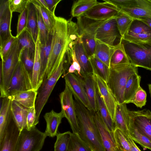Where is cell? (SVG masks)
I'll return each instance as SVG.
<instances>
[{
	"label": "cell",
	"mask_w": 151,
	"mask_h": 151,
	"mask_svg": "<svg viewBox=\"0 0 151 151\" xmlns=\"http://www.w3.org/2000/svg\"><path fill=\"white\" fill-rule=\"evenodd\" d=\"M55 19L51 50L43 81L57 68L69 44L79 37L76 23L71 19L67 20L55 16Z\"/></svg>",
	"instance_id": "obj_1"
},
{
	"label": "cell",
	"mask_w": 151,
	"mask_h": 151,
	"mask_svg": "<svg viewBox=\"0 0 151 151\" xmlns=\"http://www.w3.org/2000/svg\"><path fill=\"white\" fill-rule=\"evenodd\" d=\"M75 103L81 138L95 151H105L100 134L95 123L93 112L78 100Z\"/></svg>",
	"instance_id": "obj_2"
},
{
	"label": "cell",
	"mask_w": 151,
	"mask_h": 151,
	"mask_svg": "<svg viewBox=\"0 0 151 151\" xmlns=\"http://www.w3.org/2000/svg\"><path fill=\"white\" fill-rule=\"evenodd\" d=\"M138 72V67L131 63L116 68H110L107 83L117 104L124 103V91L127 81L132 75Z\"/></svg>",
	"instance_id": "obj_3"
},
{
	"label": "cell",
	"mask_w": 151,
	"mask_h": 151,
	"mask_svg": "<svg viewBox=\"0 0 151 151\" xmlns=\"http://www.w3.org/2000/svg\"><path fill=\"white\" fill-rule=\"evenodd\" d=\"M68 64L66 50L57 68L48 78L43 81L38 90L35 104L37 119L38 122L40 114L56 83L68 68Z\"/></svg>",
	"instance_id": "obj_4"
},
{
	"label": "cell",
	"mask_w": 151,
	"mask_h": 151,
	"mask_svg": "<svg viewBox=\"0 0 151 151\" xmlns=\"http://www.w3.org/2000/svg\"><path fill=\"white\" fill-rule=\"evenodd\" d=\"M121 43L131 63L151 70V43L136 44L122 38Z\"/></svg>",
	"instance_id": "obj_5"
},
{
	"label": "cell",
	"mask_w": 151,
	"mask_h": 151,
	"mask_svg": "<svg viewBox=\"0 0 151 151\" xmlns=\"http://www.w3.org/2000/svg\"><path fill=\"white\" fill-rule=\"evenodd\" d=\"M20 54L17 38L9 53L3 60L0 62L1 98L6 97V91L20 60Z\"/></svg>",
	"instance_id": "obj_6"
},
{
	"label": "cell",
	"mask_w": 151,
	"mask_h": 151,
	"mask_svg": "<svg viewBox=\"0 0 151 151\" xmlns=\"http://www.w3.org/2000/svg\"><path fill=\"white\" fill-rule=\"evenodd\" d=\"M47 136L36 127L20 131L15 151H40Z\"/></svg>",
	"instance_id": "obj_7"
},
{
	"label": "cell",
	"mask_w": 151,
	"mask_h": 151,
	"mask_svg": "<svg viewBox=\"0 0 151 151\" xmlns=\"http://www.w3.org/2000/svg\"><path fill=\"white\" fill-rule=\"evenodd\" d=\"M32 89V79L20 60L6 90V97Z\"/></svg>",
	"instance_id": "obj_8"
},
{
	"label": "cell",
	"mask_w": 151,
	"mask_h": 151,
	"mask_svg": "<svg viewBox=\"0 0 151 151\" xmlns=\"http://www.w3.org/2000/svg\"><path fill=\"white\" fill-rule=\"evenodd\" d=\"M61 111L68 121L73 133L78 134L79 128L77 116L75 101L70 90L65 84V88L59 95Z\"/></svg>",
	"instance_id": "obj_9"
},
{
	"label": "cell",
	"mask_w": 151,
	"mask_h": 151,
	"mask_svg": "<svg viewBox=\"0 0 151 151\" xmlns=\"http://www.w3.org/2000/svg\"><path fill=\"white\" fill-rule=\"evenodd\" d=\"M122 39L136 44L151 43V28L142 21L133 19Z\"/></svg>",
	"instance_id": "obj_10"
},
{
	"label": "cell",
	"mask_w": 151,
	"mask_h": 151,
	"mask_svg": "<svg viewBox=\"0 0 151 151\" xmlns=\"http://www.w3.org/2000/svg\"><path fill=\"white\" fill-rule=\"evenodd\" d=\"M96 40L114 47L120 43L122 38L117 27L115 17L107 20L97 29Z\"/></svg>",
	"instance_id": "obj_11"
},
{
	"label": "cell",
	"mask_w": 151,
	"mask_h": 151,
	"mask_svg": "<svg viewBox=\"0 0 151 151\" xmlns=\"http://www.w3.org/2000/svg\"><path fill=\"white\" fill-rule=\"evenodd\" d=\"M128 123L151 142V112L149 110L131 111L128 109Z\"/></svg>",
	"instance_id": "obj_12"
},
{
	"label": "cell",
	"mask_w": 151,
	"mask_h": 151,
	"mask_svg": "<svg viewBox=\"0 0 151 151\" xmlns=\"http://www.w3.org/2000/svg\"><path fill=\"white\" fill-rule=\"evenodd\" d=\"M103 1L97 3L82 16L99 21L115 17L120 11L119 8L105 0Z\"/></svg>",
	"instance_id": "obj_13"
},
{
	"label": "cell",
	"mask_w": 151,
	"mask_h": 151,
	"mask_svg": "<svg viewBox=\"0 0 151 151\" xmlns=\"http://www.w3.org/2000/svg\"><path fill=\"white\" fill-rule=\"evenodd\" d=\"M63 76L64 77L65 84L70 90L75 99L89 110L83 79L73 73L65 74Z\"/></svg>",
	"instance_id": "obj_14"
},
{
	"label": "cell",
	"mask_w": 151,
	"mask_h": 151,
	"mask_svg": "<svg viewBox=\"0 0 151 151\" xmlns=\"http://www.w3.org/2000/svg\"><path fill=\"white\" fill-rule=\"evenodd\" d=\"M12 14L9 7V0H1L0 47L13 36L11 29Z\"/></svg>",
	"instance_id": "obj_15"
},
{
	"label": "cell",
	"mask_w": 151,
	"mask_h": 151,
	"mask_svg": "<svg viewBox=\"0 0 151 151\" xmlns=\"http://www.w3.org/2000/svg\"><path fill=\"white\" fill-rule=\"evenodd\" d=\"M94 119L98 130L105 151H118L114 132L110 131L102 119L98 112H93Z\"/></svg>",
	"instance_id": "obj_16"
},
{
	"label": "cell",
	"mask_w": 151,
	"mask_h": 151,
	"mask_svg": "<svg viewBox=\"0 0 151 151\" xmlns=\"http://www.w3.org/2000/svg\"><path fill=\"white\" fill-rule=\"evenodd\" d=\"M94 75L98 90L114 122L117 102L107 82L98 76Z\"/></svg>",
	"instance_id": "obj_17"
},
{
	"label": "cell",
	"mask_w": 151,
	"mask_h": 151,
	"mask_svg": "<svg viewBox=\"0 0 151 151\" xmlns=\"http://www.w3.org/2000/svg\"><path fill=\"white\" fill-rule=\"evenodd\" d=\"M11 96L2 98L0 111V144L3 141L12 119Z\"/></svg>",
	"instance_id": "obj_18"
},
{
	"label": "cell",
	"mask_w": 151,
	"mask_h": 151,
	"mask_svg": "<svg viewBox=\"0 0 151 151\" xmlns=\"http://www.w3.org/2000/svg\"><path fill=\"white\" fill-rule=\"evenodd\" d=\"M73 47L76 59L81 68V74L83 78L88 75L93 74L89 58L84 50L79 37L73 41Z\"/></svg>",
	"instance_id": "obj_19"
},
{
	"label": "cell",
	"mask_w": 151,
	"mask_h": 151,
	"mask_svg": "<svg viewBox=\"0 0 151 151\" xmlns=\"http://www.w3.org/2000/svg\"><path fill=\"white\" fill-rule=\"evenodd\" d=\"M20 132L12 118L4 138L0 144V151H15Z\"/></svg>",
	"instance_id": "obj_20"
},
{
	"label": "cell",
	"mask_w": 151,
	"mask_h": 151,
	"mask_svg": "<svg viewBox=\"0 0 151 151\" xmlns=\"http://www.w3.org/2000/svg\"><path fill=\"white\" fill-rule=\"evenodd\" d=\"M107 20H96L83 16L77 17L76 24L79 37L85 34L95 37L98 28Z\"/></svg>",
	"instance_id": "obj_21"
},
{
	"label": "cell",
	"mask_w": 151,
	"mask_h": 151,
	"mask_svg": "<svg viewBox=\"0 0 151 151\" xmlns=\"http://www.w3.org/2000/svg\"><path fill=\"white\" fill-rule=\"evenodd\" d=\"M138 6L132 8H119L120 11L134 19L145 17L151 19L150 0H137Z\"/></svg>",
	"instance_id": "obj_22"
},
{
	"label": "cell",
	"mask_w": 151,
	"mask_h": 151,
	"mask_svg": "<svg viewBox=\"0 0 151 151\" xmlns=\"http://www.w3.org/2000/svg\"><path fill=\"white\" fill-rule=\"evenodd\" d=\"M86 92L88 99L89 110L97 111L96 99V83L93 74L88 75L83 78Z\"/></svg>",
	"instance_id": "obj_23"
},
{
	"label": "cell",
	"mask_w": 151,
	"mask_h": 151,
	"mask_svg": "<svg viewBox=\"0 0 151 151\" xmlns=\"http://www.w3.org/2000/svg\"><path fill=\"white\" fill-rule=\"evenodd\" d=\"M11 109L13 119L20 131L27 128V117L29 108L12 100Z\"/></svg>",
	"instance_id": "obj_24"
},
{
	"label": "cell",
	"mask_w": 151,
	"mask_h": 151,
	"mask_svg": "<svg viewBox=\"0 0 151 151\" xmlns=\"http://www.w3.org/2000/svg\"><path fill=\"white\" fill-rule=\"evenodd\" d=\"M46 123L45 133L47 136L53 137L57 134L58 127L64 117L61 111L57 113L52 110L46 113L44 116Z\"/></svg>",
	"instance_id": "obj_25"
},
{
	"label": "cell",
	"mask_w": 151,
	"mask_h": 151,
	"mask_svg": "<svg viewBox=\"0 0 151 151\" xmlns=\"http://www.w3.org/2000/svg\"><path fill=\"white\" fill-rule=\"evenodd\" d=\"M126 104H117L114 122V130L119 129L128 137L129 136L128 127L127 112Z\"/></svg>",
	"instance_id": "obj_26"
},
{
	"label": "cell",
	"mask_w": 151,
	"mask_h": 151,
	"mask_svg": "<svg viewBox=\"0 0 151 151\" xmlns=\"http://www.w3.org/2000/svg\"><path fill=\"white\" fill-rule=\"evenodd\" d=\"M28 17L26 29L30 34L36 45L38 37L36 8L30 0L27 5Z\"/></svg>",
	"instance_id": "obj_27"
},
{
	"label": "cell",
	"mask_w": 151,
	"mask_h": 151,
	"mask_svg": "<svg viewBox=\"0 0 151 151\" xmlns=\"http://www.w3.org/2000/svg\"><path fill=\"white\" fill-rule=\"evenodd\" d=\"M40 44L38 35L36 44L35 60L32 79L33 89L37 91L43 81L40 73Z\"/></svg>",
	"instance_id": "obj_28"
},
{
	"label": "cell",
	"mask_w": 151,
	"mask_h": 151,
	"mask_svg": "<svg viewBox=\"0 0 151 151\" xmlns=\"http://www.w3.org/2000/svg\"><path fill=\"white\" fill-rule=\"evenodd\" d=\"M131 63L123 45L120 42L114 47L110 62V68H116Z\"/></svg>",
	"instance_id": "obj_29"
},
{
	"label": "cell",
	"mask_w": 151,
	"mask_h": 151,
	"mask_svg": "<svg viewBox=\"0 0 151 151\" xmlns=\"http://www.w3.org/2000/svg\"><path fill=\"white\" fill-rule=\"evenodd\" d=\"M96 93L97 111L109 130L111 132H114V122L98 90L96 83Z\"/></svg>",
	"instance_id": "obj_30"
},
{
	"label": "cell",
	"mask_w": 151,
	"mask_h": 151,
	"mask_svg": "<svg viewBox=\"0 0 151 151\" xmlns=\"http://www.w3.org/2000/svg\"><path fill=\"white\" fill-rule=\"evenodd\" d=\"M37 94L38 91L32 89L19 93L11 97L12 100L30 108L35 106Z\"/></svg>",
	"instance_id": "obj_31"
},
{
	"label": "cell",
	"mask_w": 151,
	"mask_h": 151,
	"mask_svg": "<svg viewBox=\"0 0 151 151\" xmlns=\"http://www.w3.org/2000/svg\"><path fill=\"white\" fill-rule=\"evenodd\" d=\"M141 77L136 73L132 75L126 84L124 93V103L128 104L133 98L140 86Z\"/></svg>",
	"instance_id": "obj_32"
},
{
	"label": "cell",
	"mask_w": 151,
	"mask_h": 151,
	"mask_svg": "<svg viewBox=\"0 0 151 151\" xmlns=\"http://www.w3.org/2000/svg\"><path fill=\"white\" fill-rule=\"evenodd\" d=\"M112 47L96 40L94 56L110 68L111 57L114 50Z\"/></svg>",
	"instance_id": "obj_33"
},
{
	"label": "cell",
	"mask_w": 151,
	"mask_h": 151,
	"mask_svg": "<svg viewBox=\"0 0 151 151\" xmlns=\"http://www.w3.org/2000/svg\"><path fill=\"white\" fill-rule=\"evenodd\" d=\"M98 3L96 0H78L74 1L71 14L73 17H78L83 15Z\"/></svg>",
	"instance_id": "obj_34"
},
{
	"label": "cell",
	"mask_w": 151,
	"mask_h": 151,
	"mask_svg": "<svg viewBox=\"0 0 151 151\" xmlns=\"http://www.w3.org/2000/svg\"><path fill=\"white\" fill-rule=\"evenodd\" d=\"M89 60L93 74L98 76L107 82L110 73V68L94 56L89 58Z\"/></svg>",
	"instance_id": "obj_35"
},
{
	"label": "cell",
	"mask_w": 151,
	"mask_h": 151,
	"mask_svg": "<svg viewBox=\"0 0 151 151\" xmlns=\"http://www.w3.org/2000/svg\"><path fill=\"white\" fill-rule=\"evenodd\" d=\"M31 0L39 11L50 33L53 32L55 22V14L41 6L35 0Z\"/></svg>",
	"instance_id": "obj_36"
},
{
	"label": "cell",
	"mask_w": 151,
	"mask_h": 151,
	"mask_svg": "<svg viewBox=\"0 0 151 151\" xmlns=\"http://www.w3.org/2000/svg\"><path fill=\"white\" fill-rule=\"evenodd\" d=\"M53 33V32L49 33L48 40L45 45H40V51L41 60L40 73L43 81L50 53Z\"/></svg>",
	"instance_id": "obj_37"
},
{
	"label": "cell",
	"mask_w": 151,
	"mask_h": 151,
	"mask_svg": "<svg viewBox=\"0 0 151 151\" xmlns=\"http://www.w3.org/2000/svg\"><path fill=\"white\" fill-rule=\"evenodd\" d=\"M92 150L78 134L71 133L67 151H92Z\"/></svg>",
	"instance_id": "obj_38"
},
{
	"label": "cell",
	"mask_w": 151,
	"mask_h": 151,
	"mask_svg": "<svg viewBox=\"0 0 151 151\" xmlns=\"http://www.w3.org/2000/svg\"><path fill=\"white\" fill-rule=\"evenodd\" d=\"M17 37L20 54L22 51L25 49L35 52L36 45L31 36L26 29Z\"/></svg>",
	"instance_id": "obj_39"
},
{
	"label": "cell",
	"mask_w": 151,
	"mask_h": 151,
	"mask_svg": "<svg viewBox=\"0 0 151 151\" xmlns=\"http://www.w3.org/2000/svg\"><path fill=\"white\" fill-rule=\"evenodd\" d=\"M35 53V52L25 49L22 51L20 56V60L23 64L32 79Z\"/></svg>",
	"instance_id": "obj_40"
},
{
	"label": "cell",
	"mask_w": 151,
	"mask_h": 151,
	"mask_svg": "<svg viewBox=\"0 0 151 151\" xmlns=\"http://www.w3.org/2000/svg\"><path fill=\"white\" fill-rule=\"evenodd\" d=\"M128 127L129 136L132 139L140 144L143 147L151 150V142L150 140L137 129L130 125L128 122Z\"/></svg>",
	"instance_id": "obj_41"
},
{
	"label": "cell",
	"mask_w": 151,
	"mask_h": 151,
	"mask_svg": "<svg viewBox=\"0 0 151 151\" xmlns=\"http://www.w3.org/2000/svg\"><path fill=\"white\" fill-rule=\"evenodd\" d=\"M115 18L118 29L122 37L127 30L133 19L121 11Z\"/></svg>",
	"instance_id": "obj_42"
},
{
	"label": "cell",
	"mask_w": 151,
	"mask_h": 151,
	"mask_svg": "<svg viewBox=\"0 0 151 151\" xmlns=\"http://www.w3.org/2000/svg\"><path fill=\"white\" fill-rule=\"evenodd\" d=\"M84 50L89 58L94 56L96 44L95 37L84 34L79 37Z\"/></svg>",
	"instance_id": "obj_43"
},
{
	"label": "cell",
	"mask_w": 151,
	"mask_h": 151,
	"mask_svg": "<svg viewBox=\"0 0 151 151\" xmlns=\"http://www.w3.org/2000/svg\"><path fill=\"white\" fill-rule=\"evenodd\" d=\"M36 13L40 41V45H43L47 43L48 40L50 32L40 13L37 8Z\"/></svg>",
	"instance_id": "obj_44"
},
{
	"label": "cell",
	"mask_w": 151,
	"mask_h": 151,
	"mask_svg": "<svg viewBox=\"0 0 151 151\" xmlns=\"http://www.w3.org/2000/svg\"><path fill=\"white\" fill-rule=\"evenodd\" d=\"M114 134L118 151H131L127 137L120 129H115Z\"/></svg>",
	"instance_id": "obj_45"
},
{
	"label": "cell",
	"mask_w": 151,
	"mask_h": 151,
	"mask_svg": "<svg viewBox=\"0 0 151 151\" xmlns=\"http://www.w3.org/2000/svg\"><path fill=\"white\" fill-rule=\"evenodd\" d=\"M71 133L70 131L57 133L54 151H67Z\"/></svg>",
	"instance_id": "obj_46"
},
{
	"label": "cell",
	"mask_w": 151,
	"mask_h": 151,
	"mask_svg": "<svg viewBox=\"0 0 151 151\" xmlns=\"http://www.w3.org/2000/svg\"><path fill=\"white\" fill-rule=\"evenodd\" d=\"M147 93L140 86L136 93L133 98L129 102L134 104L140 108L145 105L147 102Z\"/></svg>",
	"instance_id": "obj_47"
},
{
	"label": "cell",
	"mask_w": 151,
	"mask_h": 151,
	"mask_svg": "<svg viewBox=\"0 0 151 151\" xmlns=\"http://www.w3.org/2000/svg\"><path fill=\"white\" fill-rule=\"evenodd\" d=\"M30 0H9L11 12L21 13L26 8Z\"/></svg>",
	"instance_id": "obj_48"
},
{
	"label": "cell",
	"mask_w": 151,
	"mask_h": 151,
	"mask_svg": "<svg viewBox=\"0 0 151 151\" xmlns=\"http://www.w3.org/2000/svg\"><path fill=\"white\" fill-rule=\"evenodd\" d=\"M28 17V10L26 8L19 16L17 27V37L26 29Z\"/></svg>",
	"instance_id": "obj_49"
},
{
	"label": "cell",
	"mask_w": 151,
	"mask_h": 151,
	"mask_svg": "<svg viewBox=\"0 0 151 151\" xmlns=\"http://www.w3.org/2000/svg\"><path fill=\"white\" fill-rule=\"evenodd\" d=\"M17 39L16 37L13 36L0 47V55L1 60H3L9 53Z\"/></svg>",
	"instance_id": "obj_50"
},
{
	"label": "cell",
	"mask_w": 151,
	"mask_h": 151,
	"mask_svg": "<svg viewBox=\"0 0 151 151\" xmlns=\"http://www.w3.org/2000/svg\"><path fill=\"white\" fill-rule=\"evenodd\" d=\"M119 8H132L138 6L137 0H105Z\"/></svg>",
	"instance_id": "obj_51"
},
{
	"label": "cell",
	"mask_w": 151,
	"mask_h": 151,
	"mask_svg": "<svg viewBox=\"0 0 151 151\" xmlns=\"http://www.w3.org/2000/svg\"><path fill=\"white\" fill-rule=\"evenodd\" d=\"M39 123L37 119L35 106L29 109L27 119V129L30 130Z\"/></svg>",
	"instance_id": "obj_52"
},
{
	"label": "cell",
	"mask_w": 151,
	"mask_h": 151,
	"mask_svg": "<svg viewBox=\"0 0 151 151\" xmlns=\"http://www.w3.org/2000/svg\"><path fill=\"white\" fill-rule=\"evenodd\" d=\"M62 0H45L48 9L52 12L55 14V11L57 4Z\"/></svg>",
	"instance_id": "obj_53"
},
{
	"label": "cell",
	"mask_w": 151,
	"mask_h": 151,
	"mask_svg": "<svg viewBox=\"0 0 151 151\" xmlns=\"http://www.w3.org/2000/svg\"><path fill=\"white\" fill-rule=\"evenodd\" d=\"M127 140L130 146L131 151H141L130 137H127Z\"/></svg>",
	"instance_id": "obj_54"
},
{
	"label": "cell",
	"mask_w": 151,
	"mask_h": 151,
	"mask_svg": "<svg viewBox=\"0 0 151 151\" xmlns=\"http://www.w3.org/2000/svg\"><path fill=\"white\" fill-rule=\"evenodd\" d=\"M35 1L41 6L49 9L47 4L45 0H35Z\"/></svg>",
	"instance_id": "obj_55"
},
{
	"label": "cell",
	"mask_w": 151,
	"mask_h": 151,
	"mask_svg": "<svg viewBox=\"0 0 151 151\" xmlns=\"http://www.w3.org/2000/svg\"><path fill=\"white\" fill-rule=\"evenodd\" d=\"M149 93L150 94V97H151V84H148V85Z\"/></svg>",
	"instance_id": "obj_56"
},
{
	"label": "cell",
	"mask_w": 151,
	"mask_h": 151,
	"mask_svg": "<svg viewBox=\"0 0 151 151\" xmlns=\"http://www.w3.org/2000/svg\"><path fill=\"white\" fill-rule=\"evenodd\" d=\"M92 151H94V150H92Z\"/></svg>",
	"instance_id": "obj_57"
},
{
	"label": "cell",
	"mask_w": 151,
	"mask_h": 151,
	"mask_svg": "<svg viewBox=\"0 0 151 151\" xmlns=\"http://www.w3.org/2000/svg\"><path fill=\"white\" fill-rule=\"evenodd\" d=\"M151 1V0H150Z\"/></svg>",
	"instance_id": "obj_58"
}]
</instances>
